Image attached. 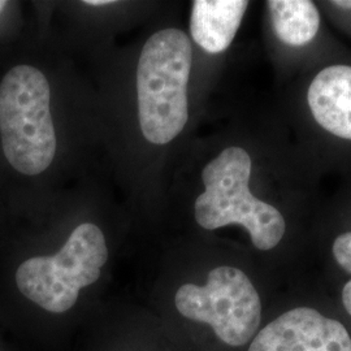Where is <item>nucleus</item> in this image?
<instances>
[{"mask_svg":"<svg viewBox=\"0 0 351 351\" xmlns=\"http://www.w3.org/2000/svg\"><path fill=\"white\" fill-rule=\"evenodd\" d=\"M175 304L182 316L208 324L233 348L247 343L261 326V297L247 275L236 267L213 268L202 287L182 285L176 293Z\"/></svg>","mask_w":351,"mask_h":351,"instance_id":"39448f33","label":"nucleus"},{"mask_svg":"<svg viewBox=\"0 0 351 351\" xmlns=\"http://www.w3.org/2000/svg\"><path fill=\"white\" fill-rule=\"evenodd\" d=\"M85 4L91 5V7H101V5H108V4H112L114 3L113 0H86L84 1Z\"/></svg>","mask_w":351,"mask_h":351,"instance_id":"f8f14e48","label":"nucleus"},{"mask_svg":"<svg viewBox=\"0 0 351 351\" xmlns=\"http://www.w3.org/2000/svg\"><path fill=\"white\" fill-rule=\"evenodd\" d=\"M307 101L311 113L329 133L351 141V66H326L315 77Z\"/></svg>","mask_w":351,"mask_h":351,"instance_id":"0eeeda50","label":"nucleus"},{"mask_svg":"<svg viewBox=\"0 0 351 351\" xmlns=\"http://www.w3.org/2000/svg\"><path fill=\"white\" fill-rule=\"evenodd\" d=\"M342 303L348 314L351 315V280L343 287L342 290Z\"/></svg>","mask_w":351,"mask_h":351,"instance_id":"9b49d317","label":"nucleus"},{"mask_svg":"<svg viewBox=\"0 0 351 351\" xmlns=\"http://www.w3.org/2000/svg\"><path fill=\"white\" fill-rule=\"evenodd\" d=\"M251 158L241 147H228L203 168L204 191L194 204L195 220L203 229L242 226L252 245L272 250L285 234L284 216L274 206L255 198L249 189Z\"/></svg>","mask_w":351,"mask_h":351,"instance_id":"f03ea898","label":"nucleus"},{"mask_svg":"<svg viewBox=\"0 0 351 351\" xmlns=\"http://www.w3.org/2000/svg\"><path fill=\"white\" fill-rule=\"evenodd\" d=\"M193 50L188 36L168 27L145 43L137 68L139 125L154 145H167L189 120L188 82Z\"/></svg>","mask_w":351,"mask_h":351,"instance_id":"f257e3e1","label":"nucleus"},{"mask_svg":"<svg viewBox=\"0 0 351 351\" xmlns=\"http://www.w3.org/2000/svg\"><path fill=\"white\" fill-rule=\"evenodd\" d=\"M277 37L289 46L300 47L314 39L320 14L308 0H271L267 3Z\"/></svg>","mask_w":351,"mask_h":351,"instance_id":"1a4fd4ad","label":"nucleus"},{"mask_svg":"<svg viewBox=\"0 0 351 351\" xmlns=\"http://www.w3.org/2000/svg\"><path fill=\"white\" fill-rule=\"evenodd\" d=\"M247 5L245 0H195L190 19L191 37L210 53L226 51L237 34Z\"/></svg>","mask_w":351,"mask_h":351,"instance_id":"6e6552de","label":"nucleus"},{"mask_svg":"<svg viewBox=\"0 0 351 351\" xmlns=\"http://www.w3.org/2000/svg\"><path fill=\"white\" fill-rule=\"evenodd\" d=\"M5 5H7V1H3V0H0V13L3 12V10L5 8Z\"/></svg>","mask_w":351,"mask_h":351,"instance_id":"4468645a","label":"nucleus"},{"mask_svg":"<svg viewBox=\"0 0 351 351\" xmlns=\"http://www.w3.org/2000/svg\"><path fill=\"white\" fill-rule=\"evenodd\" d=\"M332 250L341 268L351 275V232L339 236L333 243Z\"/></svg>","mask_w":351,"mask_h":351,"instance_id":"9d476101","label":"nucleus"},{"mask_svg":"<svg viewBox=\"0 0 351 351\" xmlns=\"http://www.w3.org/2000/svg\"><path fill=\"white\" fill-rule=\"evenodd\" d=\"M332 4L337 5L339 8H346V10H351V1H346V0H342V1H332Z\"/></svg>","mask_w":351,"mask_h":351,"instance_id":"ddd939ff","label":"nucleus"},{"mask_svg":"<svg viewBox=\"0 0 351 351\" xmlns=\"http://www.w3.org/2000/svg\"><path fill=\"white\" fill-rule=\"evenodd\" d=\"M249 351H351V337L337 320L298 307L264 326Z\"/></svg>","mask_w":351,"mask_h":351,"instance_id":"423d86ee","label":"nucleus"},{"mask_svg":"<svg viewBox=\"0 0 351 351\" xmlns=\"http://www.w3.org/2000/svg\"><path fill=\"white\" fill-rule=\"evenodd\" d=\"M107 259L103 232L93 223H84L55 255L34 256L21 264L16 284L21 294L40 308L63 314L75 306L82 289L99 280Z\"/></svg>","mask_w":351,"mask_h":351,"instance_id":"20e7f679","label":"nucleus"},{"mask_svg":"<svg viewBox=\"0 0 351 351\" xmlns=\"http://www.w3.org/2000/svg\"><path fill=\"white\" fill-rule=\"evenodd\" d=\"M49 81L38 68L17 65L0 82V137L7 160L26 176L45 172L56 154Z\"/></svg>","mask_w":351,"mask_h":351,"instance_id":"7ed1b4c3","label":"nucleus"}]
</instances>
